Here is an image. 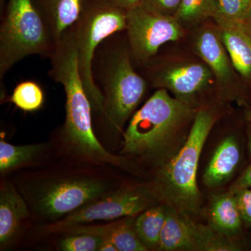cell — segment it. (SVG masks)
I'll use <instances>...</instances> for the list:
<instances>
[{
	"label": "cell",
	"instance_id": "cell-1",
	"mask_svg": "<svg viewBox=\"0 0 251 251\" xmlns=\"http://www.w3.org/2000/svg\"><path fill=\"white\" fill-rule=\"evenodd\" d=\"M197 110L158 89L130 119L121 153L160 168L184 145Z\"/></svg>",
	"mask_w": 251,
	"mask_h": 251
},
{
	"label": "cell",
	"instance_id": "cell-2",
	"mask_svg": "<svg viewBox=\"0 0 251 251\" xmlns=\"http://www.w3.org/2000/svg\"><path fill=\"white\" fill-rule=\"evenodd\" d=\"M49 59L50 77L61 84L65 92L66 117L62 134L69 148L92 162L117 166L125 165V158L107 151L94 133L92 104L79 72L74 25L64 31L55 43Z\"/></svg>",
	"mask_w": 251,
	"mask_h": 251
},
{
	"label": "cell",
	"instance_id": "cell-3",
	"mask_svg": "<svg viewBox=\"0 0 251 251\" xmlns=\"http://www.w3.org/2000/svg\"><path fill=\"white\" fill-rule=\"evenodd\" d=\"M122 33L104 40L92 62L94 80L103 97L100 117L115 132H122L136 111L148 86L145 77L133 67L126 35L122 36Z\"/></svg>",
	"mask_w": 251,
	"mask_h": 251
},
{
	"label": "cell",
	"instance_id": "cell-4",
	"mask_svg": "<svg viewBox=\"0 0 251 251\" xmlns=\"http://www.w3.org/2000/svg\"><path fill=\"white\" fill-rule=\"evenodd\" d=\"M217 119L215 108L206 105L198 109L184 145L160 167L153 185L161 200L192 218L202 204L197 184L200 158Z\"/></svg>",
	"mask_w": 251,
	"mask_h": 251
},
{
	"label": "cell",
	"instance_id": "cell-5",
	"mask_svg": "<svg viewBox=\"0 0 251 251\" xmlns=\"http://www.w3.org/2000/svg\"><path fill=\"white\" fill-rule=\"evenodd\" d=\"M127 10L110 0H82L80 15L74 25L79 72L93 113L100 116L103 97L92 75V62L99 46L107 38L126 30Z\"/></svg>",
	"mask_w": 251,
	"mask_h": 251
},
{
	"label": "cell",
	"instance_id": "cell-6",
	"mask_svg": "<svg viewBox=\"0 0 251 251\" xmlns=\"http://www.w3.org/2000/svg\"><path fill=\"white\" fill-rule=\"evenodd\" d=\"M0 25V81L30 55L50 58L55 42L32 0H8Z\"/></svg>",
	"mask_w": 251,
	"mask_h": 251
},
{
	"label": "cell",
	"instance_id": "cell-7",
	"mask_svg": "<svg viewBox=\"0 0 251 251\" xmlns=\"http://www.w3.org/2000/svg\"><path fill=\"white\" fill-rule=\"evenodd\" d=\"M27 190L36 216L56 222L109 192L108 181L88 174L61 175L38 181Z\"/></svg>",
	"mask_w": 251,
	"mask_h": 251
},
{
	"label": "cell",
	"instance_id": "cell-8",
	"mask_svg": "<svg viewBox=\"0 0 251 251\" xmlns=\"http://www.w3.org/2000/svg\"><path fill=\"white\" fill-rule=\"evenodd\" d=\"M143 68L144 77L153 87L166 90L195 110L206 106L204 97L213 88L216 90L212 72L198 56L171 59L156 55Z\"/></svg>",
	"mask_w": 251,
	"mask_h": 251
},
{
	"label": "cell",
	"instance_id": "cell-9",
	"mask_svg": "<svg viewBox=\"0 0 251 251\" xmlns=\"http://www.w3.org/2000/svg\"><path fill=\"white\" fill-rule=\"evenodd\" d=\"M160 199L154 186L146 185L125 186L108 192L63 219L50 225L51 232H65L75 226L94 221H115L135 216L151 206Z\"/></svg>",
	"mask_w": 251,
	"mask_h": 251
},
{
	"label": "cell",
	"instance_id": "cell-10",
	"mask_svg": "<svg viewBox=\"0 0 251 251\" xmlns=\"http://www.w3.org/2000/svg\"><path fill=\"white\" fill-rule=\"evenodd\" d=\"M125 33L133 64L143 67L164 44L184 37L186 29L176 18L155 14L138 4L127 10Z\"/></svg>",
	"mask_w": 251,
	"mask_h": 251
},
{
	"label": "cell",
	"instance_id": "cell-11",
	"mask_svg": "<svg viewBox=\"0 0 251 251\" xmlns=\"http://www.w3.org/2000/svg\"><path fill=\"white\" fill-rule=\"evenodd\" d=\"M193 52L210 69L221 100H244L246 90L221 39L217 25H203L193 39Z\"/></svg>",
	"mask_w": 251,
	"mask_h": 251
},
{
	"label": "cell",
	"instance_id": "cell-12",
	"mask_svg": "<svg viewBox=\"0 0 251 251\" xmlns=\"http://www.w3.org/2000/svg\"><path fill=\"white\" fill-rule=\"evenodd\" d=\"M244 88L251 87V35L242 22L214 20Z\"/></svg>",
	"mask_w": 251,
	"mask_h": 251
},
{
	"label": "cell",
	"instance_id": "cell-13",
	"mask_svg": "<svg viewBox=\"0 0 251 251\" xmlns=\"http://www.w3.org/2000/svg\"><path fill=\"white\" fill-rule=\"evenodd\" d=\"M158 251H196V224L192 217L167 204Z\"/></svg>",
	"mask_w": 251,
	"mask_h": 251
},
{
	"label": "cell",
	"instance_id": "cell-14",
	"mask_svg": "<svg viewBox=\"0 0 251 251\" xmlns=\"http://www.w3.org/2000/svg\"><path fill=\"white\" fill-rule=\"evenodd\" d=\"M242 158L240 144L233 135L219 144L204 170L203 182L209 188L222 186L232 178Z\"/></svg>",
	"mask_w": 251,
	"mask_h": 251
},
{
	"label": "cell",
	"instance_id": "cell-15",
	"mask_svg": "<svg viewBox=\"0 0 251 251\" xmlns=\"http://www.w3.org/2000/svg\"><path fill=\"white\" fill-rule=\"evenodd\" d=\"M29 216L25 199L9 183L0 190V247H7L18 234L21 224Z\"/></svg>",
	"mask_w": 251,
	"mask_h": 251
},
{
	"label": "cell",
	"instance_id": "cell-16",
	"mask_svg": "<svg viewBox=\"0 0 251 251\" xmlns=\"http://www.w3.org/2000/svg\"><path fill=\"white\" fill-rule=\"evenodd\" d=\"M54 42L76 22L82 0H32Z\"/></svg>",
	"mask_w": 251,
	"mask_h": 251
},
{
	"label": "cell",
	"instance_id": "cell-17",
	"mask_svg": "<svg viewBox=\"0 0 251 251\" xmlns=\"http://www.w3.org/2000/svg\"><path fill=\"white\" fill-rule=\"evenodd\" d=\"M209 218L212 228L226 237L239 240L244 223L233 193L229 191L213 196L209 206Z\"/></svg>",
	"mask_w": 251,
	"mask_h": 251
},
{
	"label": "cell",
	"instance_id": "cell-18",
	"mask_svg": "<svg viewBox=\"0 0 251 251\" xmlns=\"http://www.w3.org/2000/svg\"><path fill=\"white\" fill-rule=\"evenodd\" d=\"M135 216L122 218L103 226H75L81 230L111 241L118 251H147L135 228Z\"/></svg>",
	"mask_w": 251,
	"mask_h": 251
},
{
	"label": "cell",
	"instance_id": "cell-19",
	"mask_svg": "<svg viewBox=\"0 0 251 251\" xmlns=\"http://www.w3.org/2000/svg\"><path fill=\"white\" fill-rule=\"evenodd\" d=\"M166 212V204L155 205L140 213L135 218V231L148 251H158Z\"/></svg>",
	"mask_w": 251,
	"mask_h": 251
},
{
	"label": "cell",
	"instance_id": "cell-20",
	"mask_svg": "<svg viewBox=\"0 0 251 251\" xmlns=\"http://www.w3.org/2000/svg\"><path fill=\"white\" fill-rule=\"evenodd\" d=\"M46 149L44 144L14 145L0 140V173H9L15 168L27 164L43 153Z\"/></svg>",
	"mask_w": 251,
	"mask_h": 251
},
{
	"label": "cell",
	"instance_id": "cell-21",
	"mask_svg": "<svg viewBox=\"0 0 251 251\" xmlns=\"http://www.w3.org/2000/svg\"><path fill=\"white\" fill-rule=\"evenodd\" d=\"M216 11V0H181L175 18L186 29L196 27L207 18L212 19Z\"/></svg>",
	"mask_w": 251,
	"mask_h": 251
},
{
	"label": "cell",
	"instance_id": "cell-22",
	"mask_svg": "<svg viewBox=\"0 0 251 251\" xmlns=\"http://www.w3.org/2000/svg\"><path fill=\"white\" fill-rule=\"evenodd\" d=\"M10 100L23 111H36L44 105V91L34 81H24L15 87Z\"/></svg>",
	"mask_w": 251,
	"mask_h": 251
},
{
	"label": "cell",
	"instance_id": "cell-23",
	"mask_svg": "<svg viewBox=\"0 0 251 251\" xmlns=\"http://www.w3.org/2000/svg\"><path fill=\"white\" fill-rule=\"evenodd\" d=\"M59 242V249L63 251H99L103 244V238L96 234L72 227L65 231Z\"/></svg>",
	"mask_w": 251,
	"mask_h": 251
},
{
	"label": "cell",
	"instance_id": "cell-24",
	"mask_svg": "<svg viewBox=\"0 0 251 251\" xmlns=\"http://www.w3.org/2000/svg\"><path fill=\"white\" fill-rule=\"evenodd\" d=\"M217 11L213 20H226L242 22L247 14L251 0H216Z\"/></svg>",
	"mask_w": 251,
	"mask_h": 251
},
{
	"label": "cell",
	"instance_id": "cell-25",
	"mask_svg": "<svg viewBox=\"0 0 251 251\" xmlns=\"http://www.w3.org/2000/svg\"><path fill=\"white\" fill-rule=\"evenodd\" d=\"M181 1V0H141L139 4L155 14L175 17Z\"/></svg>",
	"mask_w": 251,
	"mask_h": 251
},
{
	"label": "cell",
	"instance_id": "cell-26",
	"mask_svg": "<svg viewBox=\"0 0 251 251\" xmlns=\"http://www.w3.org/2000/svg\"><path fill=\"white\" fill-rule=\"evenodd\" d=\"M244 225L251 226V188H243L233 193Z\"/></svg>",
	"mask_w": 251,
	"mask_h": 251
},
{
	"label": "cell",
	"instance_id": "cell-27",
	"mask_svg": "<svg viewBox=\"0 0 251 251\" xmlns=\"http://www.w3.org/2000/svg\"><path fill=\"white\" fill-rule=\"evenodd\" d=\"M251 188V164L243 172L235 182L232 184L229 191L234 193L243 188Z\"/></svg>",
	"mask_w": 251,
	"mask_h": 251
},
{
	"label": "cell",
	"instance_id": "cell-28",
	"mask_svg": "<svg viewBox=\"0 0 251 251\" xmlns=\"http://www.w3.org/2000/svg\"><path fill=\"white\" fill-rule=\"evenodd\" d=\"M245 122L247 126L248 149H249V155L251 158V108L246 112Z\"/></svg>",
	"mask_w": 251,
	"mask_h": 251
},
{
	"label": "cell",
	"instance_id": "cell-29",
	"mask_svg": "<svg viewBox=\"0 0 251 251\" xmlns=\"http://www.w3.org/2000/svg\"><path fill=\"white\" fill-rule=\"evenodd\" d=\"M110 1L123 9L128 10L139 4L141 0H110Z\"/></svg>",
	"mask_w": 251,
	"mask_h": 251
},
{
	"label": "cell",
	"instance_id": "cell-30",
	"mask_svg": "<svg viewBox=\"0 0 251 251\" xmlns=\"http://www.w3.org/2000/svg\"><path fill=\"white\" fill-rule=\"evenodd\" d=\"M242 23L244 25V27H245L246 29L248 31V32L251 35V3Z\"/></svg>",
	"mask_w": 251,
	"mask_h": 251
},
{
	"label": "cell",
	"instance_id": "cell-31",
	"mask_svg": "<svg viewBox=\"0 0 251 251\" xmlns=\"http://www.w3.org/2000/svg\"><path fill=\"white\" fill-rule=\"evenodd\" d=\"M99 251H118L115 244L111 241L105 239L100 246Z\"/></svg>",
	"mask_w": 251,
	"mask_h": 251
}]
</instances>
